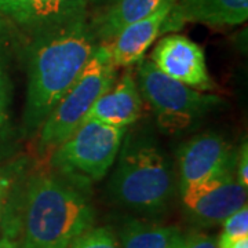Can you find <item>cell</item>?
I'll use <instances>...</instances> for the list:
<instances>
[{"mask_svg": "<svg viewBox=\"0 0 248 248\" xmlns=\"http://www.w3.org/2000/svg\"><path fill=\"white\" fill-rule=\"evenodd\" d=\"M89 17L25 40L27 97L22 112V135H37L42 124L79 78L98 48Z\"/></svg>", "mask_w": 248, "mask_h": 248, "instance_id": "1", "label": "cell"}, {"mask_svg": "<svg viewBox=\"0 0 248 248\" xmlns=\"http://www.w3.org/2000/svg\"><path fill=\"white\" fill-rule=\"evenodd\" d=\"M89 187L57 171L29 177L19 200V217L13 234L22 248H68L95 223Z\"/></svg>", "mask_w": 248, "mask_h": 248, "instance_id": "2", "label": "cell"}, {"mask_svg": "<svg viewBox=\"0 0 248 248\" xmlns=\"http://www.w3.org/2000/svg\"><path fill=\"white\" fill-rule=\"evenodd\" d=\"M108 195L117 205L142 215L169 208L177 192L174 166L149 128L125 131Z\"/></svg>", "mask_w": 248, "mask_h": 248, "instance_id": "3", "label": "cell"}, {"mask_svg": "<svg viewBox=\"0 0 248 248\" xmlns=\"http://www.w3.org/2000/svg\"><path fill=\"white\" fill-rule=\"evenodd\" d=\"M117 68L108 48L98 46L79 78L60 99L37 133V151L40 155L53 152L65 141L86 117L98 98L113 86Z\"/></svg>", "mask_w": 248, "mask_h": 248, "instance_id": "4", "label": "cell"}, {"mask_svg": "<svg viewBox=\"0 0 248 248\" xmlns=\"http://www.w3.org/2000/svg\"><path fill=\"white\" fill-rule=\"evenodd\" d=\"M135 81L164 133L185 131L223 104L215 94L190 89L166 76L151 60L142 58L138 62Z\"/></svg>", "mask_w": 248, "mask_h": 248, "instance_id": "5", "label": "cell"}, {"mask_svg": "<svg viewBox=\"0 0 248 248\" xmlns=\"http://www.w3.org/2000/svg\"><path fill=\"white\" fill-rule=\"evenodd\" d=\"M128 128L86 120L51 152L54 171L89 187L115 164Z\"/></svg>", "mask_w": 248, "mask_h": 248, "instance_id": "6", "label": "cell"}, {"mask_svg": "<svg viewBox=\"0 0 248 248\" xmlns=\"http://www.w3.org/2000/svg\"><path fill=\"white\" fill-rule=\"evenodd\" d=\"M236 155L226 138L215 131L185 141L177 152L179 192L222 174L236 172Z\"/></svg>", "mask_w": 248, "mask_h": 248, "instance_id": "7", "label": "cell"}, {"mask_svg": "<svg viewBox=\"0 0 248 248\" xmlns=\"http://www.w3.org/2000/svg\"><path fill=\"white\" fill-rule=\"evenodd\" d=\"M179 193L186 217L200 228L219 225L247 204V187L237 182L234 171L186 187Z\"/></svg>", "mask_w": 248, "mask_h": 248, "instance_id": "8", "label": "cell"}, {"mask_svg": "<svg viewBox=\"0 0 248 248\" xmlns=\"http://www.w3.org/2000/svg\"><path fill=\"white\" fill-rule=\"evenodd\" d=\"M4 17L25 40L89 17L87 0H0Z\"/></svg>", "mask_w": 248, "mask_h": 248, "instance_id": "9", "label": "cell"}, {"mask_svg": "<svg viewBox=\"0 0 248 248\" xmlns=\"http://www.w3.org/2000/svg\"><path fill=\"white\" fill-rule=\"evenodd\" d=\"M25 39L0 16V161L11 159L17 152L22 131L16 122V61L22 60Z\"/></svg>", "mask_w": 248, "mask_h": 248, "instance_id": "10", "label": "cell"}, {"mask_svg": "<svg viewBox=\"0 0 248 248\" xmlns=\"http://www.w3.org/2000/svg\"><path fill=\"white\" fill-rule=\"evenodd\" d=\"M166 76L199 91H213L217 84L211 78L203 48L187 36H163L149 58Z\"/></svg>", "mask_w": 248, "mask_h": 248, "instance_id": "11", "label": "cell"}, {"mask_svg": "<svg viewBox=\"0 0 248 248\" xmlns=\"http://www.w3.org/2000/svg\"><path fill=\"white\" fill-rule=\"evenodd\" d=\"M248 18V0H175L164 22L163 35L186 22L208 27H236Z\"/></svg>", "mask_w": 248, "mask_h": 248, "instance_id": "12", "label": "cell"}, {"mask_svg": "<svg viewBox=\"0 0 248 248\" xmlns=\"http://www.w3.org/2000/svg\"><path fill=\"white\" fill-rule=\"evenodd\" d=\"M175 0H164L163 4L149 17L137 21L104 45L116 68H130L141 61L155 40L163 36L164 22L171 13Z\"/></svg>", "mask_w": 248, "mask_h": 248, "instance_id": "13", "label": "cell"}, {"mask_svg": "<svg viewBox=\"0 0 248 248\" xmlns=\"http://www.w3.org/2000/svg\"><path fill=\"white\" fill-rule=\"evenodd\" d=\"M140 90L131 71H125L113 86L98 98L83 122L97 120L115 127H125L137 123L142 116Z\"/></svg>", "mask_w": 248, "mask_h": 248, "instance_id": "14", "label": "cell"}, {"mask_svg": "<svg viewBox=\"0 0 248 248\" xmlns=\"http://www.w3.org/2000/svg\"><path fill=\"white\" fill-rule=\"evenodd\" d=\"M164 0H112L101 11L89 17V25L99 45L113 40L124 28L149 17Z\"/></svg>", "mask_w": 248, "mask_h": 248, "instance_id": "15", "label": "cell"}, {"mask_svg": "<svg viewBox=\"0 0 248 248\" xmlns=\"http://www.w3.org/2000/svg\"><path fill=\"white\" fill-rule=\"evenodd\" d=\"M120 248H181L184 233L175 226L128 219L116 233Z\"/></svg>", "mask_w": 248, "mask_h": 248, "instance_id": "16", "label": "cell"}, {"mask_svg": "<svg viewBox=\"0 0 248 248\" xmlns=\"http://www.w3.org/2000/svg\"><path fill=\"white\" fill-rule=\"evenodd\" d=\"M68 248H120V244L112 229L105 226H93L73 240Z\"/></svg>", "mask_w": 248, "mask_h": 248, "instance_id": "17", "label": "cell"}, {"mask_svg": "<svg viewBox=\"0 0 248 248\" xmlns=\"http://www.w3.org/2000/svg\"><path fill=\"white\" fill-rule=\"evenodd\" d=\"M25 161L16 160L0 167V229L4 217V211L7 207V202L11 195V190L18 181V178L24 174Z\"/></svg>", "mask_w": 248, "mask_h": 248, "instance_id": "18", "label": "cell"}, {"mask_svg": "<svg viewBox=\"0 0 248 248\" xmlns=\"http://www.w3.org/2000/svg\"><path fill=\"white\" fill-rule=\"evenodd\" d=\"M223 232L222 234L229 237H247L248 236V207L247 204L237 211L229 215L222 222Z\"/></svg>", "mask_w": 248, "mask_h": 248, "instance_id": "19", "label": "cell"}, {"mask_svg": "<svg viewBox=\"0 0 248 248\" xmlns=\"http://www.w3.org/2000/svg\"><path fill=\"white\" fill-rule=\"evenodd\" d=\"M181 248H217V239L203 232L192 231L184 233Z\"/></svg>", "mask_w": 248, "mask_h": 248, "instance_id": "20", "label": "cell"}, {"mask_svg": "<svg viewBox=\"0 0 248 248\" xmlns=\"http://www.w3.org/2000/svg\"><path fill=\"white\" fill-rule=\"evenodd\" d=\"M236 179L240 185L248 186V146L247 140L241 142V146L236 155Z\"/></svg>", "mask_w": 248, "mask_h": 248, "instance_id": "21", "label": "cell"}, {"mask_svg": "<svg viewBox=\"0 0 248 248\" xmlns=\"http://www.w3.org/2000/svg\"><path fill=\"white\" fill-rule=\"evenodd\" d=\"M217 248H248L247 237H229L221 234L217 240Z\"/></svg>", "mask_w": 248, "mask_h": 248, "instance_id": "22", "label": "cell"}, {"mask_svg": "<svg viewBox=\"0 0 248 248\" xmlns=\"http://www.w3.org/2000/svg\"><path fill=\"white\" fill-rule=\"evenodd\" d=\"M0 248H22L19 241L16 237L10 236V234H6L3 233L1 237H0Z\"/></svg>", "mask_w": 248, "mask_h": 248, "instance_id": "23", "label": "cell"}, {"mask_svg": "<svg viewBox=\"0 0 248 248\" xmlns=\"http://www.w3.org/2000/svg\"><path fill=\"white\" fill-rule=\"evenodd\" d=\"M112 0H87V3H110Z\"/></svg>", "mask_w": 248, "mask_h": 248, "instance_id": "24", "label": "cell"}]
</instances>
